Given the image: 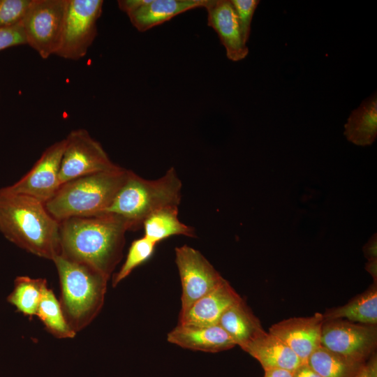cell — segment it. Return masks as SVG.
<instances>
[{
  "label": "cell",
  "instance_id": "1",
  "mask_svg": "<svg viewBox=\"0 0 377 377\" xmlns=\"http://www.w3.org/2000/svg\"><path fill=\"white\" fill-rule=\"evenodd\" d=\"M59 223V254L110 279L121 260L128 223L112 214L72 217Z\"/></svg>",
  "mask_w": 377,
  "mask_h": 377
},
{
  "label": "cell",
  "instance_id": "2",
  "mask_svg": "<svg viewBox=\"0 0 377 377\" xmlns=\"http://www.w3.org/2000/svg\"><path fill=\"white\" fill-rule=\"evenodd\" d=\"M59 226L44 203L6 187L0 188V231L12 243L53 260L60 253Z\"/></svg>",
  "mask_w": 377,
  "mask_h": 377
},
{
  "label": "cell",
  "instance_id": "3",
  "mask_svg": "<svg viewBox=\"0 0 377 377\" xmlns=\"http://www.w3.org/2000/svg\"><path fill=\"white\" fill-rule=\"evenodd\" d=\"M128 173V170L119 166L68 181L61 185L45 207L59 222L103 214L124 184Z\"/></svg>",
  "mask_w": 377,
  "mask_h": 377
},
{
  "label": "cell",
  "instance_id": "4",
  "mask_svg": "<svg viewBox=\"0 0 377 377\" xmlns=\"http://www.w3.org/2000/svg\"><path fill=\"white\" fill-rule=\"evenodd\" d=\"M52 261L59 278L60 304L64 317L77 332L87 327L101 310L109 278L60 254Z\"/></svg>",
  "mask_w": 377,
  "mask_h": 377
},
{
  "label": "cell",
  "instance_id": "5",
  "mask_svg": "<svg viewBox=\"0 0 377 377\" xmlns=\"http://www.w3.org/2000/svg\"><path fill=\"white\" fill-rule=\"evenodd\" d=\"M182 187V181L172 167L153 180L128 170L124 184L103 214L119 216L128 223L130 230L138 229L155 211L167 206H179Z\"/></svg>",
  "mask_w": 377,
  "mask_h": 377
},
{
  "label": "cell",
  "instance_id": "6",
  "mask_svg": "<svg viewBox=\"0 0 377 377\" xmlns=\"http://www.w3.org/2000/svg\"><path fill=\"white\" fill-rule=\"evenodd\" d=\"M102 0H66L60 45L56 55L66 59L84 57L97 36Z\"/></svg>",
  "mask_w": 377,
  "mask_h": 377
},
{
  "label": "cell",
  "instance_id": "7",
  "mask_svg": "<svg viewBox=\"0 0 377 377\" xmlns=\"http://www.w3.org/2000/svg\"><path fill=\"white\" fill-rule=\"evenodd\" d=\"M66 8V0H31L21 22L27 44L44 59L59 49Z\"/></svg>",
  "mask_w": 377,
  "mask_h": 377
},
{
  "label": "cell",
  "instance_id": "8",
  "mask_svg": "<svg viewBox=\"0 0 377 377\" xmlns=\"http://www.w3.org/2000/svg\"><path fill=\"white\" fill-rule=\"evenodd\" d=\"M65 139L59 179L61 184L75 178L116 169L99 142L83 128L71 131Z\"/></svg>",
  "mask_w": 377,
  "mask_h": 377
},
{
  "label": "cell",
  "instance_id": "9",
  "mask_svg": "<svg viewBox=\"0 0 377 377\" xmlns=\"http://www.w3.org/2000/svg\"><path fill=\"white\" fill-rule=\"evenodd\" d=\"M376 325L343 319L325 320L320 346L355 362L364 364L376 353Z\"/></svg>",
  "mask_w": 377,
  "mask_h": 377
},
{
  "label": "cell",
  "instance_id": "10",
  "mask_svg": "<svg viewBox=\"0 0 377 377\" xmlns=\"http://www.w3.org/2000/svg\"><path fill=\"white\" fill-rule=\"evenodd\" d=\"M175 263L182 285L179 313L187 311L224 279L199 251L188 245L175 249Z\"/></svg>",
  "mask_w": 377,
  "mask_h": 377
},
{
  "label": "cell",
  "instance_id": "11",
  "mask_svg": "<svg viewBox=\"0 0 377 377\" xmlns=\"http://www.w3.org/2000/svg\"><path fill=\"white\" fill-rule=\"evenodd\" d=\"M64 147L63 139L46 148L31 169L20 180L6 186L7 189L45 204L61 185L59 173Z\"/></svg>",
  "mask_w": 377,
  "mask_h": 377
},
{
  "label": "cell",
  "instance_id": "12",
  "mask_svg": "<svg viewBox=\"0 0 377 377\" xmlns=\"http://www.w3.org/2000/svg\"><path fill=\"white\" fill-rule=\"evenodd\" d=\"M323 313L308 317H293L273 324L269 332L283 341L302 361L306 363L311 353L320 346Z\"/></svg>",
  "mask_w": 377,
  "mask_h": 377
},
{
  "label": "cell",
  "instance_id": "13",
  "mask_svg": "<svg viewBox=\"0 0 377 377\" xmlns=\"http://www.w3.org/2000/svg\"><path fill=\"white\" fill-rule=\"evenodd\" d=\"M205 8L207 24L218 34L226 56L232 61L244 59L249 53L235 9L230 0H208Z\"/></svg>",
  "mask_w": 377,
  "mask_h": 377
},
{
  "label": "cell",
  "instance_id": "14",
  "mask_svg": "<svg viewBox=\"0 0 377 377\" xmlns=\"http://www.w3.org/2000/svg\"><path fill=\"white\" fill-rule=\"evenodd\" d=\"M242 299L225 279L212 290L179 313L178 325L209 326L217 325L222 314Z\"/></svg>",
  "mask_w": 377,
  "mask_h": 377
},
{
  "label": "cell",
  "instance_id": "15",
  "mask_svg": "<svg viewBox=\"0 0 377 377\" xmlns=\"http://www.w3.org/2000/svg\"><path fill=\"white\" fill-rule=\"evenodd\" d=\"M167 341L184 348L206 353H219L236 346L228 334L218 324L209 326L177 324L168 334Z\"/></svg>",
  "mask_w": 377,
  "mask_h": 377
},
{
  "label": "cell",
  "instance_id": "16",
  "mask_svg": "<svg viewBox=\"0 0 377 377\" xmlns=\"http://www.w3.org/2000/svg\"><path fill=\"white\" fill-rule=\"evenodd\" d=\"M208 0H148L127 15L133 26L140 32L169 21L189 10L205 8Z\"/></svg>",
  "mask_w": 377,
  "mask_h": 377
},
{
  "label": "cell",
  "instance_id": "17",
  "mask_svg": "<svg viewBox=\"0 0 377 377\" xmlns=\"http://www.w3.org/2000/svg\"><path fill=\"white\" fill-rule=\"evenodd\" d=\"M242 350L257 360L264 370L279 369L294 372L303 364L283 341L269 332L256 339Z\"/></svg>",
  "mask_w": 377,
  "mask_h": 377
},
{
  "label": "cell",
  "instance_id": "18",
  "mask_svg": "<svg viewBox=\"0 0 377 377\" xmlns=\"http://www.w3.org/2000/svg\"><path fill=\"white\" fill-rule=\"evenodd\" d=\"M218 325L242 349L266 332L243 300L228 308L221 316Z\"/></svg>",
  "mask_w": 377,
  "mask_h": 377
},
{
  "label": "cell",
  "instance_id": "19",
  "mask_svg": "<svg viewBox=\"0 0 377 377\" xmlns=\"http://www.w3.org/2000/svg\"><path fill=\"white\" fill-rule=\"evenodd\" d=\"M344 135L360 146L371 145L377 137V97L374 94L351 112L344 126Z\"/></svg>",
  "mask_w": 377,
  "mask_h": 377
},
{
  "label": "cell",
  "instance_id": "20",
  "mask_svg": "<svg viewBox=\"0 0 377 377\" xmlns=\"http://www.w3.org/2000/svg\"><path fill=\"white\" fill-rule=\"evenodd\" d=\"M324 321L345 318L350 322L376 325L377 286L373 283L366 291L355 296L347 304L327 310L323 313Z\"/></svg>",
  "mask_w": 377,
  "mask_h": 377
},
{
  "label": "cell",
  "instance_id": "21",
  "mask_svg": "<svg viewBox=\"0 0 377 377\" xmlns=\"http://www.w3.org/2000/svg\"><path fill=\"white\" fill-rule=\"evenodd\" d=\"M144 237L158 244L173 235L195 237L193 228L178 217V206H167L150 214L143 222Z\"/></svg>",
  "mask_w": 377,
  "mask_h": 377
},
{
  "label": "cell",
  "instance_id": "22",
  "mask_svg": "<svg viewBox=\"0 0 377 377\" xmlns=\"http://www.w3.org/2000/svg\"><path fill=\"white\" fill-rule=\"evenodd\" d=\"M306 364L321 377H356L364 365L322 346L311 353Z\"/></svg>",
  "mask_w": 377,
  "mask_h": 377
},
{
  "label": "cell",
  "instance_id": "23",
  "mask_svg": "<svg viewBox=\"0 0 377 377\" xmlns=\"http://www.w3.org/2000/svg\"><path fill=\"white\" fill-rule=\"evenodd\" d=\"M47 288L44 279L18 276L8 301L23 314L32 317L36 312L45 290Z\"/></svg>",
  "mask_w": 377,
  "mask_h": 377
},
{
  "label": "cell",
  "instance_id": "24",
  "mask_svg": "<svg viewBox=\"0 0 377 377\" xmlns=\"http://www.w3.org/2000/svg\"><path fill=\"white\" fill-rule=\"evenodd\" d=\"M36 316L47 330L57 338L71 339L76 334L64 317L60 302L48 288L44 291Z\"/></svg>",
  "mask_w": 377,
  "mask_h": 377
},
{
  "label": "cell",
  "instance_id": "25",
  "mask_svg": "<svg viewBox=\"0 0 377 377\" xmlns=\"http://www.w3.org/2000/svg\"><path fill=\"white\" fill-rule=\"evenodd\" d=\"M157 244L144 236L134 240L128 249L126 260L120 269L113 275L112 286L115 287L126 279L137 267L151 258Z\"/></svg>",
  "mask_w": 377,
  "mask_h": 377
},
{
  "label": "cell",
  "instance_id": "26",
  "mask_svg": "<svg viewBox=\"0 0 377 377\" xmlns=\"http://www.w3.org/2000/svg\"><path fill=\"white\" fill-rule=\"evenodd\" d=\"M31 0H0V28L21 23Z\"/></svg>",
  "mask_w": 377,
  "mask_h": 377
},
{
  "label": "cell",
  "instance_id": "27",
  "mask_svg": "<svg viewBox=\"0 0 377 377\" xmlns=\"http://www.w3.org/2000/svg\"><path fill=\"white\" fill-rule=\"evenodd\" d=\"M231 3L236 13L242 38L247 43L255 10L260 3L258 0H231Z\"/></svg>",
  "mask_w": 377,
  "mask_h": 377
},
{
  "label": "cell",
  "instance_id": "28",
  "mask_svg": "<svg viewBox=\"0 0 377 377\" xmlns=\"http://www.w3.org/2000/svg\"><path fill=\"white\" fill-rule=\"evenodd\" d=\"M27 44L22 23L0 28V51L13 46Z\"/></svg>",
  "mask_w": 377,
  "mask_h": 377
},
{
  "label": "cell",
  "instance_id": "29",
  "mask_svg": "<svg viewBox=\"0 0 377 377\" xmlns=\"http://www.w3.org/2000/svg\"><path fill=\"white\" fill-rule=\"evenodd\" d=\"M356 377H377V356L376 353L369 358Z\"/></svg>",
  "mask_w": 377,
  "mask_h": 377
},
{
  "label": "cell",
  "instance_id": "30",
  "mask_svg": "<svg viewBox=\"0 0 377 377\" xmlns=\"http://www.w3.org/2000/svg\"><path fill=\"white\" fill-rule=\"evenodd\" d=\"M148 0H120L117 1L119 8L126 15L144 5Z\"/></svg>",
  "mask_w": 377,
  "mask_h": 377
},
{
  "label": "cell",
  "instance_id": "31",
  "mask_svg": "<svg viewBox=\"0 0 377 377\" xmlns=\"http://www.w3.org/2000/svg\"><path fill=\"white\" fill-rule=\"evenodd\" d=\"M364 256L369 260L377 257V234L374 233L363 247Z\"/></svg>",
  "mask_w": 377,
  "mask_h": 377
},
{
  "label": "cell",
  "instance_id": "32",
  "mask_svg": "<svg viewBox=\"0 0 377 377\" xmlns=\"http://www.w3.org/2000/svg\"><path fill=\"white\" fill-rule=\"evenodd\" d=\"M294 377H321L306 363L302 364L294 372Z\"/></svg>",
  "mask_w": 377,
  "mask_h": 377
},
{
  "label": "cell",
  "instance_id": "33",
  "mask_svg": "<svg viewBox=\"0 0 377 377\" xmlns=\"http://www.w3.org/2000/svg\"><path fill=\"white\" fill-rule=\"evenodd\" d=\"M265 374L263 377H294L293 371L285 369H268L264 370Z\"/></svg>",
  "mask_w": 377,
  "mask_h": 377
},
{
  "label": "cell",
  "instance_id": "34",
  "mask_svg": "<svg viewBox=\"0 0 377 377\" xmlns=\"http://www.w3.org/2000/svg\"><path fill=\"white\" fill-rule=\"evenodd\" d=\"M366 270L371 274V275L373 276L374 279L375 280V282H376V276H377V260H369L366 264L365 266Z\"/></svg>",
  "mask_w": 377,
  "mask_h": 377
}]
</instances>
